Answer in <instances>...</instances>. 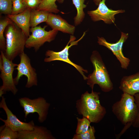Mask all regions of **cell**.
<instances>
[{
  "label": "cell",
  "instance_id": "cell-16",
  "mask_svg": "<svg viewBox=\"0 0 139 139\" xmlns=\"http://www.w3.org/2000/svg\"><path fill=\"white\" fill-rule=\"evenodd\" d=\"M31 10L27 8L24 11L18 14L7 16L21 29L27 37L30 35V21Z\"/></svg>",
  "mask_w": 139,
  "mask_h": 139
},
{
  "label": "cell",
  "instance_id": "cell-6",
  "mask_svg": "<svg viewBox=\"0 0 139 139\" xmlns=\"http://www.w3.org/2000/svg\"><path fill=\"white\" fill-rule=\"evenodd\" d=\"M47 27L45 25L42 28L40 26H37L30 28L31 33L27 39L25 47L29 49L33 48L37 52L45 43L54 40L58 31L53 29L46 31L45 29Z\"/></svg>",
  "mask_w": 139,
  "mask_h": 139
},
{
  "label": "cell",
  "instance_id": "cell-4",
  "mask_svg": "<svg viewBox=\"0 0 139 139\" xmlns=\"http://www.w3.org/2000/svg\"><path fill=\"white\" fill-rule=\"evenodd\" d=\"M112 110L117 118L125 126L123 132L125 131L126 128L133 124L137 114V107L134 96L123 93L120 100L113 105Z\"/></svg>",
  "mask_w": 139,
  "mask_h": 139
},
{
  "label": "cell",
  "instance_id": "cell-13",
  "mask_svg": "<svg viewBox=\"0 0 139 139\" xmlns=\"http://www.w3.org/2000/svg\"><path fill=\"white\" fill-rule=\"evenodd\" d=\"M46 24L52 29L73 35L75 29L74 25L69 24L59 15L49 13Z\"/></svg>",
  "mask_w": 139,
  "mask_h": 139
},
{
  "label": "cell",
  "instance_id": "cell-3",
  "mask_svg": "<svg viewBox=\"0 0 139 139\" xmlns=\"http://www.w3.org/2000/svg\"><path fill=\"white\" fill-rule=\"evenodd\" d=\"M4 33L6 44L4 55L8 59L12 61L24 52L28 37L13 22L6 27Z\"/></svg>",
  "mask_w": 139,
  "mask_h": 139
},
{
  "label": "cell",
  "instance_id": "cell-26",
  "mask_svg": "<svg viewBox=\"0 0 139 139\" xmlns=\"http://www.w3.org/2000/svg\"><path fill=\"white\" fill-rule=\"evenodd\" d=\"M43 0H23V2L27 8L31 10L37 9Z\"/></svg>",
  "mask_w": 139,
  "mask_h": 139
},
{
  "label": "cell",
  "instance_id": "cell-5",
  "mask_svg": "<svg viewBox=\"0 0 139 139\" xmlns=\"http://www.w3.org/2000/svg\"><path fill=\"white\" fill-rule=\"evenodd\" d=\"M17 64L13 63L5 56L4 52L1 51L0 55V76L2 81V85L0 88V97L7 92L10 91L13 95L16 94L18 89L16 86L13 74L14 68Z\"/></svg>",
  "mask_w": 139,
  "mask_h": 139
},
{
  "label": "cell",
  "instance_id": "cell-9",
  "mask_svg": "<svg viewBox=\"0 0 139 139\" xmlns=\"http://www.w3.org/2000/svg\"><path fill=\"white\" fill-rule=\"evenodd\" d=\"M20 61L15 69L17 70L16 77L14 79L16 85H17L21 77L24 75L27 79L25 87L30 88L33 86L37 85L38 80L37 74L35 69L31 66L30 60L24 52L19 55Z\"/></svg>",
  "mask_w": 139,
  "mask_h": 139
},
{
  "label": "cell",
  "instance_id": "cell-27",
  "mask_svg": "<svg viewBox=\"0 0 139 139\" xmlns=\"http://www.w3.org/2000/svg\"><path fill=\"white\" fill-rule=\"evenodd\" d=\"M135 102L138 108V112L136 118L133 123V126L135 127H139V93L135 94L134 95Z\"/></svg>",
  "mask_w": 139,
  "mask_h": 139
},
{
  "label": "cell",
  "instance_id": "cell-20",
  "mask_svg": "<svg viewBox=\"0 0 139 139\" xmlns=\"http://www.w3.org/2000/svg\"><path fill=\"white\" fill-rule=\"evenodd\" d=\"M13 21L7 16L1 19L0 21V49L5 52L6 47V40L4 33L6 27Z\"/></svg>",
  "mask_w": 139,
  "mask_h": 139
},
{
  "label": "cell",
  "instance_id": "cell-18",
  "mask_svg": "<svg viewBox=\"0 0 139 139\" xmlns=\"http://www.w3.org/2000/svg\"><path fill=\"white\" fill-rule=\"evenodd\" d=\"M64 0H43L36 9L46 11L49 13H57L59 12L56 4L57 1L60 3H63Z\"/></svg>",
  "mask_w": 139,
  "mask_h": 139
},
{
  "label": "cell",
  "instance_id": "cell-8",
  "mask_svg": "<svg viewBox=\"0 0 139 139\" xmlns=\"http://www.w3.org/2000/svg\"><path fill=\"white\" fill-rule=\"evenodd\" d=\"M86 32H84L82 36L78 40L75 41L76 38L73 35L70 36V39L65 48L61 51L59 52L55 51L48 50L45 53V57L44 62H50L52 61L58 60L66 62L71 64L83 76L84 80H87V77L84 75V73H87V70L84 69L80 66L78 65L70 60L68 58V50L70 48L73 46L77 45L78 43L85 35Z\"/></svg>",
  "mask_w": 139,
  "mask_h": 139
},
{
  "label": "cell",
  "instance_id": "cell-19",
  "mask_svg": "<svg viewBox=\"0 0 139 139\" xmlns=\"http://www.w3.org/2000/svg\"><path fill=\"white\" fill-rule=\"evenodd\" d=\"M86 0H72L73 4L76 7L77 13L74 18V22L75 26H77L81 23L83 20L85 15L83 9L86 5L84 4Z\"/></svg>",
  "mask_w": 139,
  "mask_h": 139
},
{
  "label": "cell",
  "instance_id": "cell-12",
  "mask_svg": "<svg viewBox=\"0 0 139 139\" xmlns=\"http://www.w3.org/2000/svg\"><path fill=\"white\" fill-rule=\"evenodd\" d=\"M106 0H102L100 2L98 8L95 10L88 11V14L94 22L102 20L108 24L114 23L115 15L125 12L122 10H114L108 8L105 4Z\"/></svg>",
  "mask_w": 139,
  "mask_h": 139
},
{
  "label": "cell",
  "instance_id": "cell-28",
  "mask_svg": "<svg viewBox=\"0 0 139 139\" xmlns=\"http://www.w3.org/2000/svg\"><path fill=\"white\" fill-rule=\"evenodd\" d=\"M101 1V0H94L93 1L95 4L96 5H98Z\"/></svg>",
  "mask_w": 139,
  "mask_h": 139
},
{
  "label": "cell",
  "instance_id": "cell-21",
  "mask_svg": "<svg viewBox=\"0 0 139 139\" xmlns=\"http://www.w3.org/2000/svg\"><path fill=\"white\" fill-rule=\"evenodd\" d=\"M0 139H18V132L15 131L4 125L0 128Z\"/></svg>",
  "mask_w": 139,
  "mask_h": 139
},
{
  "label": "cell",
  "instance_id": "cell-24",
  "mask_svg": "<svg viewBox=\"0 0 139 139\" xmlns=\"http://www.w3.org/2000/svg\"><path fill=\"white\" fill-rule=\"evenodd\" d=\"M95 130L93 126H90L88 130L85 132L81 134H76L74 136L73 139H95Z\"/></svg>",
  "mask_w": 139,
  "mask_h": 139
},
{
  "label": "cell",
  "instance_id": "cell-15",
  "mask_svg": "<svg viewBox=\"0 0 139 139\" xmlns=\"http://www.w3.org/2000/svg\"><path fill=\"white\" fill-rule=\"evenodd\" d=\"M119 88L123 93L134 95L139 93V72L121 79Z\"/></svg>",
  "mask_w": 139,
  "mask_h": 139
},
{
  "label": "cell",
  "instance_id": "cell-1",
  "mask_svg": "<svg viewBox=\"0 0 139 139\" xmlns=\"http://www.w3.org/2000/svg\"><path fill=\"white\" fill-rule=\"evenodd\" d=\"M100 92L91 93L86 91L82 95L77 106L79 114L87 118L91 122L97 123L102 119L106 113L105 108L99 102Z\"/></svg>",
  "mask_w": 139,
  "mask_h": 139
},
{
  "label": "cell",
  "instance_id": "cell-17",
  "mask_svg": "<svg viewBox=\"0 0 139 139\" xmlns=\"http://www.w3.org/2000/svg\"><path fill=\"white\" fill-rule=\"evenodd\" d=\"M49 13L47 11L36 9L31 10L30 12V27H35L40 23L47 21Z\"/></svg>",
  "mask_w": 139,
  "mask_h": 139
},
{
  "label": "cell",
  "instance_id": "cell-11",
  "mask_svg": "<svg viewBox=\"0 0 139 139\" xmlns=\"http://www.w3.org/2000/svg\"><path fill=\"white\" fill-rule=\"evenodd\" d=\"M121 33L120 39L115 43L108 42L103 37H98V42L99 45L103 46L111 50L120 62L121 67L126 69L129 64L130 60L124 56L122 52V47L128 37V34L123 32Z\"/></svg>",
  "mask_w": 139,
  "mask_h": 139
},
{
  "label": "cell",
  "instance_id": "cell-10",
  "mask_svg": "<svg viewBox=\"0 0 139 139\" xmlns=\"http://www.w3.org/2000/svg\"><path fill=\"white\" fill-rule=\"evenodd\" d=\"M1 97L0 108H2L5 112L7 119L5 120L0 118V119L4 123V125L13 131L17 132L33 129L35 125L33 121L32 120L27 123L20 121L8 108L6 103L5 98L3 96Z\"/></svg>",
  "mask_w": 139,
  "mask_h": 139
},
{
  "label": "cell",
  "instance_id": "cell-2",
  "mask_svg": "<svg viewBox=\"0 0 139 139\" xmlns=\"http://www.w3.org/2000/svg\"><path fill=\"white\" fill-rule=\"evenodd\" d=\"M90 60L94 68L93 72L87 77V84L93 90L95 84H98L102 90L108 92L113 88V84L101 55L98 52L93 51Z\"/></svg>",
  "mask_w": 139,
  "mask_h": 139
},
{
  "label": "cell",
  "instance_id": "cell-22",
  "mask_svg": "<svg viewBox=\"0 0 139 139\" xmlns=\"http://www.w3.org/2000/svg\"><path fill=\"white\" fill-rule=\"evenodd\" d=\"M77 125L76 131V134H81L86 132L88 129L91 122L86 118L83 116L82 119L77 118Z\"/></svg>",
  "mask_w": 139,
  "mask_h": 139
},
{
  "label": "cell",
  "instance_id": "cell-23",
  "mask_svg": "<svg viewBox=\"0 0 139 139\" xmlns=\"http://www.w3.org/2000/svg\"><path fill=\"white\" fill-rule=\"evenodd\" d=\"M12 0H0L1 14L8 15L12 14Z\"/></svg>",
  "mask_w": 139,
  "mask_h": 139
},
{
  "label": "cell",
  "instance_id": "cell-7",
  "mask_svg": "<svg viewBox=\"0 0 139 139\" xmlns=\"http://www.w3.org/2000/svg\"><path fill=\"white\" fill-rule=\"evenodd\" d=\"M19 100L20 106L23 109L25 118L30 114L36 112L38 115L39 122L42 123L46 120L50 105L44 98L40 97L32 99L24 97Z\"/></svg>",
  "mask_w": 139,
  "mask_h": 139
},
{
  "label": "cell",
  "instance_id": "cell-14",
  "mask_svg": "<svg viewBox=\"0 0 139 139\" xmlns=\"http://www.w3.org/2000/svg\"><path fill=\"white\" fill-rule=\"evenodd\" d=\"M18 139H50L54 138L45 127L34 125L31 130L21 131L18 132Z\"/></svg>",
  "mask_w": 139,
  "mask_h": 139
},
{
  "label": "cell",
  "instance_id": "cell-25",
  "mask_svg": "<svg viewBox=\"0 0 139 139\" xmlns=\"http://www.w3.org/2000/svg\"><path fill=\"white\" fill-rule=\"evenodd\" d=\"M12 2L11 15L18 14L24 11L27 9L23 3V0H12Z\"/></svg>",
  "mask_w": 139,
  "mask_h": 139
}]
</instances>
